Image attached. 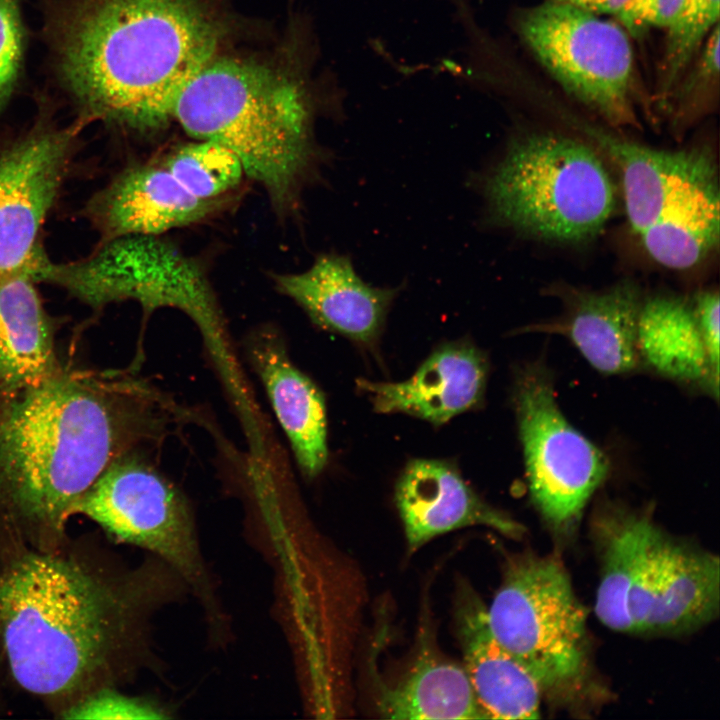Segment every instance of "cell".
<instances>
[{
  "mask_svg": "<svg viewBox=\"0 0 720 720\" xmlns=\"http://www.w3.org/2000/svg\"><path fill=\"white\" fill-rule=\"evenodd\" d=\"M23 269L35 282L63 288L95 311L126 300L145 312L163 307L182 311L198 327L229 394L246 388L204 264L172 242L160 236H123L65 263L50 260L37 243Z\"/></svg>",
  "mask_w": 720,
  "mask_h": 720,
  "instance_id": "obj_5",
  "label": "cell"
},
{
  "mask_svg": "<svg viewBox=\"0 0 720 720\" xmlns=\"http://www.w3.org/2000/svg\"><path fill=\"white\" fill-rule=\"evenodd\" d=\"M377 708L389 719H486L462 665L422 649L395 683L384 684Z\"/></svg>",
  "mask_w": 720,
  "mask_h": 720,
  "instance_id": "obj_23",
  "label": "cell"
},
{
  "mask_svg": "<svg viewBox=\"0 0 720 720\" xmlns=\"http://www.w3.org/2000/svg\"><path fill=\"white\" fill-rule=\"evenodd\" d=\"M186 417L128 370L61 362L39 384L0 393V535L56 550L99 475Z\"/></svg>",
  "mask_w": 720,
  "mask_h": 720,
  "instance_id": "obj_1",
  "label": "cell"
},
{
  "mask_svg": "<svg viewBox=\"0 0 720 720\" xmlns=\"http://www.w3.org/2000/svg\"><path fill=\"white\" fill-rule=\"evenodd\" d=\"M453 619L462 666L486 719L539 718L538 683L493 636L486 605L465 580L456 586Z\"/></svg>",
  "mask_w": 720,
  "mask_h": 720,
  "instance_id": "obj_18",
  "label": "cell"
},
{
  "mask_svg": "<svg viewBox=\"0 0 720 720\" xmlns=\"http://www.w3.org/2000/svg\"><path fill=\"white\" fill-rule=\"evenodd\" d=\"M496 640L529 671L543 696H575L589 675L587 613L554 556L510 557L486 606Z\"/></svg>",
  "mask_w": 720,
  "mask_h": 720,
  "instance_id": "obj_7",
  "label": "cell"
},
{
  "mask_svg": "<svg viewBox=\"0 0 720 720\" xmlns=\"http://www.w3.org/2000/svg\"><path fill=\"white\" fill-rule=\"evenodd\" d=\"M719 3L720 0H684L667 27L658 82V96L662 102L671 99L703 40L718 24Z\"/></svg>",
  "mask_w": 720,
  "mask_h": 720,
  "instance_id": "obj_26",
  "label": "cell"
},
{
  "mask_svg": "<svg viewBox=\"0 0 720 720\" xmlns=\"http://www.w3.org/2000/svg\"><path fill=\"white\" fill-rule=\"evenodd\" d=\"M637 349L640 362L657 374L699 386L718 399L719 380L711 370L692 305L680 297L644 298Z\"/></svg>",
  "mask_w": 720,
  "mask_h": 720,
  "instance_id": "obj_22",
  "label": "cell"
},
{
  "mask_svg": "<svg viewBox=\"0 0 720 720\" xmlns=\"http://www.w3.org/2000/svg\"><path fill=\"white\" fill-rule=\"evenodd\" d=\"M35 283L23 268L0 276V393L39 384L62 362Z\"/></svg>",
  "mask_w": 720,
  "mask_h": 720,
  "instance_id": "obj_21",
  "label": "cell"
},
{
  "mask_svg": "<svg viewBox=\"0 0 720 720\" xmlns=\"http://www.w3.org/2000/svg\"><path fill=\"white\" fill-rule=\"evenodd\" d=\"M395 503L410 552L438 535L469 526L489 527L512 539L526 531L482 500L455 466L443 460H411L396 483Z\"/></svg>",
  "mask_w": 720,
  "mask_h": 720,
  "instance_id": "obj_16",
  "label": "cell"
},
{
  "mask_svg": "<svg viewBox=\"0 0 720 720\" xmlns=\"http://www.w3.org/2000/svg\"><path fill=\"white\" fill-rule=\"evenodd\" d=\"M270 275L275 288L318 326L367 345L379 337L400 292L367 283L350 257L334 252L317 255L301 272Z\"/></svg>",
  "mask_w": 720,
  "mask_h": 720,
  "instance_id": "obj_15",
  "label": "cell"
},
{
  "mask_svg": "<svg viewBox=\"0 0 720 720\" xmlns=\"http://www.w3.org/2000/svg\"><path fill=\"white\" fill-rule=\"evenodd\" d=\"M648 518L647 513L608 505L594 520L601 559L595 613L605 626L617 632L632 633L628 609L630 572Z\"/></svg>",
  "mask_w": 720,
  "mask_h": 720,
  "instance_id": "obj_24",
  "label": "cell"
},
{
  "mask_svg": "<svg viewBox=\"0 0 720 720\" xmlns=\"http://www.w3.org/2000/svg\"><path fill=\"white\" fill-rule=\"evenodd\" d=\"M65 719H164L168 715L151 701L101 687L64 710Z\"/></svg>",
  "mask_w": 720,
  "mask_h": 720,
  "instance_id": "obj_27",
  "label": "cell"
},
{
  "mask_svg": "<svg viewBox=\"0 0 720 720\" xmlns=\"http://www.w3.org/2000/svg\"><path fill=\"white\" fill-rule=\"evenodd\" d=\"M160 161L186 191L205 201L236 194L246 177L234 152L208 140L180 145Z\"/></svg>",
  "mask_w": 720,
  "mask_h": 720,
  "instance_id": "obj_25",
  "label": "cell"
},
{
  "mask_svg": "<svg viewBox=\"0 0 720 720\" xmlns=\"http://www.w3.org/2000/svg\"><path fill=\"white\" fill-rule=\"evenodd\" d=\"M207 0H45L56 75L89 122L148 133L216 51Z\"/></svg>",
  "mask_w": 720,
  "mask_h": 720,
  "instance_id": "obj_2",
  "label": "cell"
},
{
  "mask_svg": "<svg viewBox=\"0 0 720 720\" xmlns=\"http://www.w3.org/2000/svg\"><path fill=\"white\" fill-rule=\"evenodd\" d=\"M684 0H630L617 14L621 26L635 37L652 28H667Z\"/></svg>",
  "mask_w": 720,
  "mask_h": 720,
  "instance_id": "obj_29",
  "label": "cell"
},
{
  "mask_svg": "<svg viewBox=\"0 0 720 720\" xmlns=\"http://www.w3.org/2000/svg\"><path fill=\"white\" fill-rule=\"evenodd\" d=\"M564 311L556 319L529 326L535 332L566 337L603 374H624L640 364L638 320L644 298L632 281L603 290L558 287Z\"/></svg>",
  "mask_w": 720,
  "mask_h": 720,
  "instance_id": "obj_17",
  "label": "cell"
},
{
  "mask_svg": "<svg viewBox=\"0 0 720 720\" xmlns=\"http://www.w3.org/2000/svg\"><path fill=\"white\" fill-rule=\"evenodd\" d=\"M514 404L530 498L547 523L566 529L607 478L609 460L565 418L541 363L521 369Z\"/></svg>",
  "mask_w": 720,
  "mask_h": 720,
  "instance_id": "obj_10",
  "label": "cell"
},
{
  "mask_svg": "<svg viewBox=\"0 0 720 720\" xmlns=\"http://www.w3.org/2000/svg\"><path fill=\"white\" fill-rule=\"evenodd\" d=\"M480 186L495 225L550 242L593 238L615 208L614 183L597 150L553 132L512 140Z\"/></svg>",
  "mask_w": 720,
  "mask_h": 720,
  "instance_id": "obj_6",
  "label": "cell"
},
{
  "mask_svg": "<svg viewBox=\"0 0 720 720\" xmlns=\"http://www.w3.org/2000/svg\"><path fill=\"white\" fill-rule=\"evenodd\" d=\"M719 25L717 24L706 38V43L693 70L681 79L671 99L677 101L679 109L695 100L697 94L708 85L717 82L719 75ZM684 74V75H685ZM683 77V76H682Z\"/></svg>",
  "mask_w": 720,
  "mask_h": 720,
  "instance_id": "obj_30",
  "label": "cell"
},
{
  "mask_svg": "<svg viewBox=\"0 0 720 720\" xmlns=\"http://www.w3.org/2000/svg\"><path fill=\"white\" fill-rule=\"evenodd\" d=\"M238 194L198 199L160 160H149L119 172L87 201L83 215L100 234V242L130 235L160 236L222 215L232 208Z\"/></svg>",
  "mask_w": 720,
  "mask_h": 720,
  "instance_id": "obj_14",
  "label": "cell"
},
{
  "mask_svg": "<svg viewBox=\"0 0 720 720\" xmlns=\"http://www.w3.org/2000/svg\"><path fill=\"white\" fill-rule=\"evenodd\" d=\"M172 117L194 139L234 152L281 220L299 214L304 192L329 160L315 141L303 89L256 62L211 59L179 94Z\"/></svg>",
  "mask_w": 720,
  "mask_h": 720,
  "instance_id": "obj_4",
  "label": "cell"
},
{
  "mask_svg": "<svg viewBox=\"0 0 720 720\" xmlns=\"http://www.w3.org/2000/svg\"><path fill=\"white\" fill-rule=\"evenodd\" d=\"M70 515H83L118 542L156 554L208 608L214 604L189 504L133 452L112 462L73 504Z\"/></svg>",
  "mask_w": 720,
  "mask_h": 720,
  "instance_id": "obj_9",
  "label": "cell"
},
{
  "mask_svg": "<svg viewBox=\"0 0 720 720\" xmlns=\"http://www.w3.org/2000/svg\"><path fill=\"white\" fill-rule=\"evenodd\" d=\"M249 355L300 469L310 478L317 476L328 459L323 394L292 363L273 332L263 330L253 336Z\"/></svg>",
  "mask_w": 720,
  "mask_h": 720,
  "instance_id": "obj_20",
  "label": "cell"
},
{
  "mask_svg": "<svg viewBox=\"0 0 720 720\" xmlns=\"http://www.w3.org/2000/svg\"><path fill=\"white\" fill-rule=\"evenodd\" d=\"M569 4L596 15H616L630 0H549Z\"/></svg>",
  "mask_w": 720,
  "mask_h": 720,
  "instance_id": "obj_32",
  "label": "cell"
},
{
  "mask_svg": "<svg viewBox=\"0 0 720 720\" xmlns=\"http://www.w3.org/2000/svg\"><path fill=\"white\" fill-rule=\"evenodd\" d=\"M719 293L717 290L699 292L692 306L693 313L707 352L711 370L719 380Z\"/></svg>",
  "mask_w": 720,
  "mask_h": 720,
  "instance_id": "obj_31",
  "label": "cell"
},
{
  "mask_svg": "<svg viewBox=\"0 0 720 720\" xmlns=\"http://www.w3.org/2000/svg\"><path fill=\"white\" fill-rule=\"evenodd\" d=\"M90 122L39 121L0 150V276L22 269L69 173Z\"/></svg>",
  "mask_w": 720,
  "mask_h": 720,
  "instance_id": "obj_12",
  "label": "cell"
},
{
  "mask_svg": "<svg viewBox=\"0 0 720 720\" xmlns=\"http://www.w3.org/2000/svg\"><path fill=\"white\" fill-rule=\"evenodd\" d=\"M719 602V558L673 539L650 518L631 570L632 634L693 632L718 615Z\"/></svg>",
  "mask_w": 720,
  "mask_h": 720,
  "instance_id": "obj_11",
  "label": "cell"
},
{
  "mask_svg": "<svg viewBox=\"0 0 720 720\" xmlns=\"http://www.w3.org/2000/svg\"><path fill=\"white\" fill-rule=\"evenodd\" d=\"M487 361L472 344L448 343L435 350L407 380L358 379L380 413H405L434 425L477 406L483 399Z\"/></svg>",
  "mask_w": 720,
  "mask_h": 720,
  "instance_id": "obj_19",
  "label": "cell"
},
{
  "mask_svg": "<svg viewBox=\"0 0 720 720\" xmlns=\"http://www.w3.org/2000/svg\"><path fill=\"white\" fill-rule=\"evenodd\" d=\"M145 584H116L55 550L18 554L0 572V634L15 681L50 698L104 687L130 644Z\"/></svg>",
  "mask_w": 720,
  "mask_h": 720,
  "instance_id": "obj_3",
  "label": "cell"
},
{
  "mask_svg": "<svg viewBox=\"0 0 720 720\" xmlns=\"http://www.w3.org/2000/svg\"><path fill=\"white\" fill-rule=\"evenodd\" d=\"M24 53L20 0H0V112L18 79Z\"/></svg>",
  "mask_w": 720,
  "mask_h": 720,
  "instance_id": "obj_28",
  "label": "cell"
},
{
  "mask_svg": "<svg viewBox=\"0 0 720 720\" xmlns=\"http://www.w3.org/2000/svg\"><path fill=\"white\" fill-rule=\"evenodd\" d=\"M517 26L524 43L567 93L611 126L639 127L634 55L619 23L546 0L524 10Z\"/></svg>",
  "mask_w": 720,
  "mask_h": 720,
  "instance_id": "obj_8",
  "label": "cell"
},
{
  "mask_svg": "<svg viewBox=\"0 0 720 720\" xmlns=\"http://www.w3.org/2000/svg\"><path fill=\"white\" fill-rule=\"evenodd\" d=\"M576 127L618 169L627 219L637 238L689 210L719 204L717 165L712 152L703 147L659 150L588 123Z\"/></svg>",
  "mask_w": 720,
  "mask_h": 720,
  "instance_id": "obj_13",
  "label": "cell"
}]
</instances>
